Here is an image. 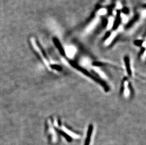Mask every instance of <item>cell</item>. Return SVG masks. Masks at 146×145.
I'll use <instances>...</instances> for the list:
<instances>
[{"mask_svg": "<svg viewBox=\"0 0 146 145\" xmlns=\"http://www.w3.org/2000/svg\"><path fill=\"white\" fill-rule=\"evenodd\" d=\"M31 43L32 44V45L33 46V47L35 49V51L37 52V53L38 54L39 56L41 57V58L42 59L43 61L45 63V64L46 65L47 67H49L48 61H47V59L46 58V55L44 54V53L42 51V49L40 48V47L38 45L37 42H36L34 38H31Z\"/></svg>", "mask_w": 146, "mask_h": 145, "instance_id": "obj_1", "label": "cell"}, {"mask_svg": "<svg viewBox=\"0 0 146 145\" xmlns=\"http://www.w3.org/2000/svg\"><path fill=\"white\" fill-rule=\"evenodd\" d=\"M93 130V127L92 125H90L88 127V131L87 138L86 140L84 145H89L90 144V140H91V136L92 134Z\"/></svg>", "mask_w": 146, "mask_h": 145, "instance_id": "obj_2", "label": "cell"}, {"mask_svg": "<svg viewBox=\"0 0 146 145\" xmlns=\"http://www.w3.org/2000/svg\"><path fill=\"white\" fill-rule=\"evenodd\" d=\"M62 131H64V132L65 133L66 135H67L69 137H72V138H80L79 136L77 134H75L72 131L69 130L68 129H67L65 127H63L62 128Z\"/></svg>", "mask_w": 146, "mask_h": 145, "instance_id": "obj_3", "label": "cell"}, {"mask_svg": "<svg viewBox=\"0 0 146 145\" xmlns=\"http://www.w3.org/2000/svg\"><path fill=\"white\" fill-rule=\"evenodd\" d=\"M98 21H99V19L98 18H96L94 19V21L91 22V23L90 24V25H88V26L87 27L86 32H89L94 29L98 24Z\"/></svg>", "mask_w": 146, "mask_h": 145, "instance_id": "obj_4", "label": "cell"}, {"mask_svg": "<svg viewBox=\"0 0 146 145\" xmlns=\"http://www.w3.org/2000/svg\"><path fill=\"white\" fill-rule=\"evenodd\" d=\"M125 60V64L126 68L127 70V72L129 75L131 76V67H130V61L128 57H126L124 58Z\"/></svg>", "mask_w": 146, "mask_h": 145, "instance_id": "obj_5", "label": "cell"}, {"mask_svg": "<svg viewBox=\"0 0 146 145\" xmlns=\"http://www.w3.org/2000/svg\"><path fill=\"white\" fill-rule=\"evenodd\" d=\"M66 51H67V54L68 55V56L70 57L73 56L75 52V48L72 46H69L67 47Z\"/></svg>", "mask_w": 146, "mask_h": 145, "instance_id": "obj_6", "label": "cell"}, {"mask_svg": "<svg viewBox=\"0 0 146 145\" xmlns=\"http://www.w3.org/2000/svg\"><path fill=\"white\" fill-rule=\"evenodd\" d=\"M124 94L125 96H128L129 94V90L128 87V82L127 80L124 81Z\"/></svg>", "mask_w": 146, "mask_h": 145, "instance_id": "obj_7", "label": "cell"}, {"mask_svg": "<svg viewBox=\"0 0 146 145\" xmlns=\"http://www.w3.org/2000/svg\"><path fill=\"white\" fill-rule=\"evenodd\" d=\"M116 34V33H113V34H112V35L109 37V38L108 39V40L106 41V44H108V45L110 44L111 42L113 41V39L114 38V37L115 36Z\"/></svg>", "mask_w": 146, "mask_h": 145, "instance_id": "obj_8", "label": "cell"}, {"mask_svg": "<svg viewBox=\"0 0 146 145\" xmlns=\"http://www.w3.org/2000/svg\"><path fill=\"white\" fill-rule=\"evenodd\" d=\"M54 43H55V44L57 46L58 49H59L60 51L61 52V53L62 54V55H64V50H62V48L61 47V45H60V44H59V43H58V42L56 40H55Z\"/></svg>", "mask_w": 146, "mask_h": 145, "instance_id": "obj_9", "label": "cell"}, {"mask_svg": "<svg viewBox=\"0 0 146 145\" xmlns=\"http://www.w3.org/2000/svg\"><path fill=\"white\" fill-rule=\"evenodd\" d=\"M113 18H111L110 19V20H109V23H108V29H110L111 28L112 26L113 25Z\"/></svg>", "mask_w": 146, "mask_h": 145, "instance_id": "obj_10", "label": "cell"}, {"mask_svg": "<svg viewBox=\"0 0 146 145\" xmlns=\"http://www.w3.org/2000/svg\"><path fill=\"white\" fill-rule=\"evenodd\" d=\"M106 11L105 10V9H102L98 11V14L100 15H104L106 14Z\"/></svg>", "mask_w": 146, "mask_h": 145, "instance_id": "obj_11", "label": "cell"}, {"mask_svg": "<svg viewBox=\"0 0 146 145\" xmlns=\"http://www.w3.org/2000/svg\"><path fill=\"white\" fill-rule=\"evenodd\" d=\"M52 69H55L57 70H60L61 69V68L59 66H56V65H54L52 66Z\"/></svg>", "mask_w": 146, "mask_h": 145, "instance_id": "obj_12", "label": "cell"}, {"mask_svg": "<svg viewBox=\"0 0 146 145\" xmlns=\"http://www.w3.org/2000/svg\"><path fill=\"white\" fill-rule=\"evenodd\" d=\"M110 0H106V2H108V1H109Z\"/></svg>", "mask_w": 146, "mask_h": 145, "instance_id": "obj_13", "label": "cell"}]
</instances>
